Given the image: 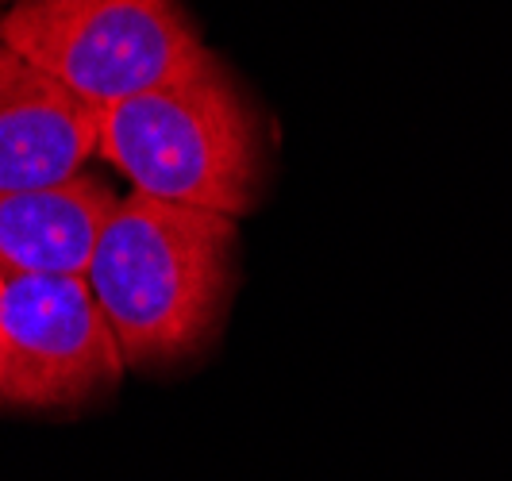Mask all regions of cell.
Masks as SVG:
<instances>
[{"label": "cell", "instance_id": "52a82bcc", "mask_svg": "<svg viewBox=\"0 0 512 481\" xmlns=\"http://www.w3.org/2000/svg\"><path fill=\"white\" fill-rule=\"evenodd\" d=\"M0 289H4V281H0Z\"/></svg>", "mask_w": 512, "mask_h": 481}, {"label": "cell", "instance_id": "5b68a950", "mask_svg": "<svg viewBox=\"0 0 512 481\" xmlns=\"http://www.w3.org/2000/svg\"><path fill=\"white\" fill-rule=\"evenodd\" d=\"M101 108L0 43V189H39L85 174Z\"/></svg>", "mask_w": 512, "mask_h": 481}, {"label": "cell", "instance_id": "7a4b0ae2", "mask_svg": "<svg viewBox=\"0 0 512 481\" xmlns=\"http://www.w3.org/2000/svg\"><path fill=\"white\" fill-rule=\"evenodd\" d=\"M135 193L220 216L258 204L262 147L255 116L212 51L185 74L101 112V143Z\"/></svg>", "mask_w": 512, "mask_h": 481}, {"label": "cell", "instance_id": "6da1fadb", "mask_svg": "<svg viewBox=\"0 0 512 481\" xmlns=\"http://www.w3.org/2000/svg\"><path fill=\"white\" fill-rule=\"evenodd\" d=\"M235 220L128 189L85 281L128 366H166L205 343L231 285Z\"/></svg>", "mask_w": 512, "mask_h": 481}, {"label": "cell", "instance_id": "3957f363", "mask_svg": "<svg viewBox=\"0 0 512 481\" xmlns=\"http://www.w3.org/2000/svg\"><path fill=\"white\" fill-rule=\"evenodd\" d=\"M0 43L101 112L208 54L174 0H12Z\"/></svg>", "mask_w": 512, "mask_h": 481}, {"label": "cell", "instance_id": "8992f818", "mask_svg": "<svg viewBox=\"0 0 512 481\" xmlns=\"http://www.w3.org/2000/svg\"><path fill=\"white\" fill-rule=\"evenodd\" d=\"M116 204V189L93 174L0 189V281L85 278Z\"/></svg>", "mask_w": 512, "mask_h": 481}, {"label": "cell", "instance_id": "277c9868", "mask_svg": "<svg viewBox=\"0 0 512 481\" xmlns=\"http://www.w3.org/2000/svg\"><path fill=\"white\" fill-rule=\"evenodd\" d=\"M128 362L85 278L0 289V408H66L112 389Z\"/></svg>", "mask_w": 512, "mask_h": 481}]
</instances>
